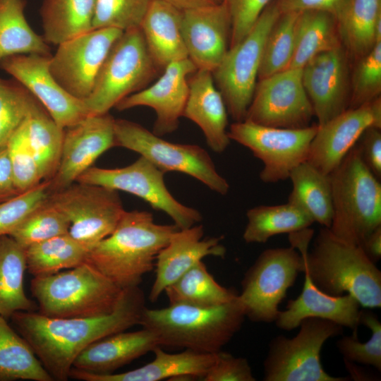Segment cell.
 Instances as JSON below:
<instances>
[{"label": "cell", "instance_id": "obj_50", "mask_svg": "<svg viewBox=\"0 0 381 381\" xmlns=\"http://www.w3.org/2000/svg\"><path fill=\"white\" fill-rule=\"evenodd\" d=\"M349 0H277L281 14L290 12L318 11L333 16L337 23L344 13Z\"/></svg>", "mask_w": 381, "mask_h": 381}, {"label": "cell", "instance_id": "obj_53", "mask_svg": "<svg viewBox=\"0 0 381 381\" xmlns=\"http://www.w3.org/2000/svg\"><path fill=\"white\" fill-rule=\"evenodd\" d=\"M368 258L376 263L381 258V226L375 229L361 246Z\"/></svg>", "mask_w": 381, "mask_h": 381}, {"label": "cell", "instance_id": "obj_35", "mask_svg": "<svg viewBox=\"0 0 381 381\" xmlns=\"http://www.w3.org/2000/svg\"><path fill=\"white\" fill-rule=\"evenodd\" d=\"M53 381L29 343L0 315V381Z\"/></svg>", "mask_w": 381, "mask_h": 381}, {"label": "cell", "instance_id": "obj_7", "mask_svg": "<svg viewBox=\"0 0 381 381\" xmlns=\"http://www.w3.org/2000/svg\"><path fill=\"white\" fill-rule=\"evenodd\" d=\"M157 70L140 28L123 31L111 47L90 95L83 100L88 114L108 113L123 98L146 87Z\"/></svg>", "mask_w": 381, "mask_h": 381}, {"label": "cell", "instance_id": "obj_15", "mask_svg": "<svg viewBox=\"0 0 381 381\" xmlns=\"http://www.w3.org/2000/svg\"><path fill=\"white\" fill-rule=\"evenodd\" d=\"M313 116L302 68H287L258 80L244 120L270 127L301 128L310 126Z\"/></svg>", "mask_w": 381, "mask_h": 381}, {"label": "cell", "instance_id": "obj_41", "mask_svg": "<svg viewBox=\"0 0 381 381\" xmlns=\"http://www.w3.org/2000/svg\"><path fill=\"white\" fill-rule=\"evenodd\" d=\"M66 217L47 200L35 209L9 235L25 249L68 233Z\"/></svg>", "mask_w": 381, "mask_h": 381}, {"label": "cell", "instance_id": "obj_21", "mask_svg": "<svg viewBox=\"0 0 381 381\" xmlns=\"http://www.w3.org/2000/svg\"><path fill=\"white\" fill-rule=\"evenodd\" d=\"M196 70L188 58L172 62L155 83L123 98L114 108L150 107L156 114L152 133L160 137L170 134L179 126L189 94L188 77Z\"/></svg>", "mask_w": 381, "mask_h": 381}, {"label": "cell", "instance_id": "obj_49", "mask_svg": "<svg viewBox=\"0 0 381 381\" xmlns=\"http://www.w3.org/2000/svg\"><path fill=\"white\" fill-rule=\"evenodd\" d=\"M204 381H255L247 359L235 357L222 351L217 353L213 365L202 378Z\"/></svg>", "mask_w": 381, "mask_h": 381}, {"label": "cell", "instance_id": "obj_47", "mask_svg": "<svg viewBox=\"0 0 381 381\" xmlns=\"http://www.w3.org/2000/svg\"><path fill=\"white\" fill-rule=\"evenodd\" d=\"M50 182L43 181L33 188L0 202V236L11 233L38 206L44 202L49 194Z\"/></svg>", "mask_w": 381, "mask_h": 381}, {"label": "cell", "instance_id": "obj_17", "mask_svg": "<svg viewBox=\"0 0 381 381\" xmlns=\"http://www.w3.org/2000/svg\"><path fill=\"white\" fill-rule=\"evenodd\" d=\"M51 56L27 54L6 56L0 60V68L27 89L54 121L65 128L89 114L83 101L66 92L51 73Z\"/></svg>", "mask_w": 381, "mask_h": 381}, {"label": "cell", "instance_id": "obj_29", "mask_svg": "<svg viewBox=\"0 0 381 381\" xmlns=\"http://www.w3.org/2000/svg\"><path fill=\"white\" fill-rule=\"evenodd\" d=\"M97 0H44L40 8L43 38L59 45L92 29Z\"/></svg>", "mask_w": 381, "mask_h": 381}, {"label": "cell", "instance_id": "obj_18", "mask_svg": "<svg viewBox=\"0 0 381 381\" xmlns=\"http://www.w3.org/2000/svg\"><path fill=\"white\" fill-rule=\"evenodd\" d=\"M114 121L108 112L88 115L64 128L59 164L49 181L51 193L75 183L102 154L116 146Z\"/></svg>", "mask_w": 381, "mask_h": 381}, {"label": "cell", "instance_id": "obj_37", "mask_svg": "<svg viewBox=\"0 0 381 381\" xmlns=\"http://www.w3.org/2000/svg\"><path fill=\"white\" fill-rule=\"evenodd\" d=\"M381 19V0H349L338 21L342 45L358 60L376 44L375 28Z\"/></svg>", "mask_w": 381, "mask_h": 381}, {"label": "cell", "instance_id": "obj_36", "mask_svg": "<svg viewBox=\"0 0 381 381\" xmlns=\"http://www.w3.org/2000/svg\"><path fill=\"white\" fill-rule=\"evenodd\" d=\"M164 292L169 304L183 303L200 307L225 304L238 296L234 289L220 285L202 260L168 286Z\"/></svg>", "mask_w": 381, "mask_h": 381}, {"label": "cell", "instance_id": "obj_22", "mask_svg": "<svg viewBox=\"0 0 381 381\" xmlns=\"http://www.w3.org/2000/svg\"><path fill=\"white\" fill-rule=\"evenodd\" d=\"M181 31L188 57L197 70L212 72L230 44L231 21L226 0L182 11Z\"/></svg>", "mask_w": 381, "mask_h": 381}, {"label": "cell", "instance_id": "obj_4", "mask_svg": "<svg viewBox=\"0 0 381 381\" xmlns=\"http://www.w3.org/2000/svg\"><path fill=\"white\" fill-rule=\"evenodd\" d=\"M246 316L237 297L212 307L183 303L167 308L145 307L139 325L152 331L161 346L215 353L240 330Z\"/></svg>", "mask_w": 381, "mask_h": 381}, {"label": "cell", "instance_id": "obj_38", "mask_svg": "<svg viewBox=\"0 0 381 381\" xmlns=\"http://www.w3.org/2000/svg\"><path fill=\"white\" fill-rule=\"evenodd\" d=\"M28 136L43 181H50L61 158L64 128L36 99L27 119Z\"/></svg>", "mask_w": 381, "mask_h": 381}, {"label": "cell", "instance_id": "obj_6", "mask_svg": "<svg viewBox=\"0 0 381 381\" xmlns=\"http://www.w3.org/2000/svg\"><path fill=\"white\" fill-rule=\"evenodd\" d=\"M122 289L85 262L66 271L34 277L30 291L39 313L50 318H90L114 310Z\"/></svg>", "mask_w": 381, "mask_h": 381}, {"label": "cell", "instance_id": "obj_39", "mask_svg": "<svg viewBox=\"0 0 381 381\" xmlns=\"http://www.w3.org/2000/svg\"><path fill=\"white\" fill-rule=\"evenodd\" d=\"M89 250L68 233L59 235L25 249L27 270L37 277L71 269L85 262Z\"/></svg>", "mask_w": 381, "mask_h": 381}, {"label": "cell", "instance_id": "obj_43", "mask_svg": "<svg viewBox=\"0 0 381 381\" xmlns=\"http://www.w3.org/2000/svg\"><path fill=\"white\" fill-rule=\"evenodd\" d=\"M360 325H363L371 331L368 341L361 342L358 331L351 336H344L337 341V347L344 360L370 365L381 371V322L377 315L368 310L360 311Z\"/></svg>", "mask_w": 381, "mask_h": 381}, {"label": "cell", "instance_id": "obj_20", "mask_svg": "<svg viewBox=\"0 0 381 381\" xmlns=\"http://www.w3.org/2000/svg\"><path fill=\"white\" fill-rule=\"evenodd\" d=\"M313 138L307 162L329 175L369 127L381 128L380 97L354 109H347L323 125Z\"/></svg>", "mask_w": 381, "mask_h": 381}, {"label": "cell", "instance_id": "obj_9", "mask_svg": "<svg viewBox=\"0 0 381 381\" xmlns=\"http://www.w3.org/2000/svg\"><path fill=\"white\" fill-rule=\"evenodd\" d=\"M280 15L275 1L268 4L247 35L229 48L212 72L228 114L235 122L246 118L257 84L267 36Z\"/></svg>", "mask_w": 381, "mask_h": 381}, {"label": "cell", "instance_id": "obj_23", "mask_svg": "<svg viewBox=\"0 0 381 381\" xmlns=\"http://www.w3.org/2000/svg\"><path fill=\"white\" fill-rule=\"evenodd\" d=\"M202 224L178 229L158 253L155 263V279L149 299L158 300L164 289L206 256L223 258L226 248L220 243L222 237L203 238Z\"/></svg>", "mask_w": 381, "mask_h": 381}, {"label": "cell", "instance_id": "obj_5", "mask_svg": "<svg viewBox=\"0 0 381 381\" xmlns=\"http://www.w3.org/2000/svg\"><path fill=\"white\" fill-rule=\"evenodd\" d=\"M333 214L330 231L361 246L381 226V183L364 163L357 144L329 174Z\"/></svg>", "mask_w": 381, "mask_h": 381}, {"label": "cell", "instance_id": "obj_32", "mask_svg": "<svg viewBox=\"0 0 381 381\" xmlns=\"http://www.w3.org/2000/svg\"><path fill=\"white\" fill-rule=\"evenodd\" d=\"M336 18L318 11L300 12L294 55L288 68H302L312 58L341 45Z\"/></svg>", "mask_w": 381, "mask_h": 381}, {"label": "cell", "instance_id": "obj_11", "mask_svg": "<svg viewBox=\"0 0 381 381\" xmlns=\"http://www.w3.org/2000/svg\"><path fill=\"white\" fill-rule=\"evenodd\" d=\"M303 258L294 247L268 248L246 271L238 300L255 322H274L279 305L303 270Z\"/></svg>", "mask_w": 381, "mask_h": 381}, {"label": "cell", "instance_id": "obj_33", "mask_svg": "<svg viewBox=\"0 0 381 381\" xmlns=\"http://www.w3.org/2000/svg\"><path fill=\"white\" fill-rule=\"evenodd\" d=\"M243 238L247 243H265L271 237L308 228L314 222L298 206L287 202L277 205H259L248 210Z\"/></svg>", "mask_w": 381, "mask_h": 381}, {"label": "cell", "instance_id": "obj_48", "mask_svg": "<svg viewBox=\"0 0 381 381\" xmlns=\"http://www.w3.org/2000/svg\"><path fill=\"white\" fill-rule=\"evenodd\" d=\"M272 0H226L231 21L229 47L241 42L250 32Z\"/></svg>", "mask_w": 381, "mask_h": 381}, {"label": "cell", "instance_id": "obj_25", "mask_svg": "<svg viewBox=\"0 0 381 381\" xmlns=\"http://www.w3.org/2000/svg\"><path fill=\"white\" fill-rule=\"evenodd\" d=\"M155 358L138 368L120 373L95 374L72 368L69 378L83 381H159L165 379L203 378L215 361L217 353H200L189 349L169 353L160 346L152 351Z\"/></svg>", "mask_w": 381, "mask_h": 381}, {"label": "cell", "instance_id": "obj_45", "mask_svg": "<svg viewBox=\"0 0 381 381\" xmlns=\"http://www.w3.org/2000/svg\"><path fill=\"white\" fill-rule=\"evenodd\" d=\"M27 119L7 143L15 183L20 193L33 188L43 181L29 143Z\"/></svg>", "mask_w": 381, "mask_h": 381}, {"label": "cell", "instance_id": "obj_13", "mask_svg": "<svg viewBox=\"0 0 381 381\" xmlns=\"http://www.w3.org/2000/svg\"><path fill=\"white\" fill-rule=\"evenodd\" d=\"M318 128V124L301 128H275L244 120L232 123L228 135L262 161V181L276 183L289 179L295 167L307 161Z\"/></svg>", "mask_w": 381, "mask_h": 381}, {"label": "cell", "instance_id": "obj_3", "mask_svg": "<svg viewBox=\"0 0 381 381\" xmlns=\"http://www.w3.org/2000/svg\"><path fill=\"white\" fill-rule=\"evenodd\" d=\"M179 229L159 224L147 211H125L113 232L90 250L89 263L121 289L138 286L160 250Z\"/></svg>", "mask_w": 381, "mask_h": 381}, {"label": "cell", "instance_id": "obj_42", "mask_svg": "<svg viewBox=\"0 0 381 381\" xmlns=\"http://www.w3.org/2000/svg\"><path fill=\"white\" fill-rule=\"evenodd\" d=\"M36 98L15 79L0 78V147L27 119Z\"/></svg>", "mask_w": 381, "mask_h": 381}, {"label": "cell", "instance_id": "obj_28", "mask_svg": "<svg viewBox=\"0 0 381 381\" xmlns=\"http://www.w3.org/2000/svg\"><path fill=\"white\" fill-rule=\"evenodd\" d=\"M182 11L153 0L140 25L148 52L157 68L188 57L181 31Z\"/></svg>", "mask_w": 381, "mask_h": 381}, {"label": "cell", "instance_id": "obj_19", "mask_svg": "<svg viewBox=\"0 0 381 381\" xmlns=\"http://www.w3.org/2000/svg\"><path fill=\"white\" fill-rule=\"evenodd\" d=\"M350 56L341 44L312 58L302 68L303 84L321 126L349 108Z\"/></svg>", "mask_w": 381, "mask_h": 381}, {"label": "cell", "instance_id": "obj_55", "mask_svg": "<svg viewBox=\"0 0 381 381\" xmlns=\"http://www.w3.org/2000/svg\"><path fill=\"white\" fill-rule=\"evenodd\" d=\"M344 363L349 373V380L351 379L356 381L375 380L373 375L355 363L344 360Z\"/></svg>", "mask_w": 381, "mask_h": 381}, {"label": "cell", "instance_id": "obj_46", "mask_svg": "<svg viewBox=\"0 0 381 381\" xmlns=\"http://www.w3.org/2000/svg\"><path fill=\"white\" fill-rule=\"evenodd\" d=\"M153 0H97L92 29L114 28L122 31L140 28Z\"/></svg>", "mask_w": 381, "mask_h": 381}, {"label": "cell", "instance_id": "obj_14", "mask_svg": "<svg viewBox=\"0 0 381 381\" xmlns=\"http://www.w3.org/2000/svg\"><path fill=\"white\" fill-rule=\"evenodd\" d=\"M164 172L146 158L140 157L121 168L91 167L75 182L95 184L131 193L155 210L167 214L179 229H183L202 221L200 212L177 200L166 186Z\"/></svg>", "mask_w": 381, "mask_h": 381}, {"label": "cell", "instance_id": "obj_1", "mask_svg": "<svg viewBox=\"0 0 381 381\" xmlns=\"http://www.w3.org/2000/svg\"><path fill=\"white\" fill-rule=\"evenodd\" d=\"M145 298L138 286L123 289L114 310L90 318H58L18 311L11 318L54 380L66 381L77 356L90 344L139 325Z\"/></svg>", "mask_w": 381, "mask_h": 381}, {"label": "cell", "instance_id": "obj_52", "mask_svg": "<svg viewBox=\"0 0 381 381\" xmlns=\"http://www.w3.org/2000/svg\"><path fill=\"white\" fill-rule=\"evenodd\" d=\"M20 194L16 188L7 143L0 147V202Z\"/></svg>", "mask_w": 381, "mask_h": 381}, {"label": "cell", "instance_id": "obj_16", "mask_svg": "<svg viewBox=\"0 0 381 381\" xmlns=\"http://www.w3.org/2000/svg\"><path fill=\"white\" fill-rule=\"evenodd\" d=\"M123 32L114 28L93 29L59 44L50 58L51 73L70 95L85 99L111 47Z\"/></svg>", "mask_w": 381, "mask_h": 381}, {"label": "cell", "instance_id": "obj_10", "mask_svg": "<svg viewBox=\"0 0 381 381\" xmlns=\"http://www.w3.org/2000/svg\"><path fill=\"white\" fill-rule=\"evenodd\" d=\"M114 133L116 146L138 153L163 172L187 174L222 195L229 192V183L202 147L167 141L142 125L126 119H115Z\"/></svg>", "mask_w": 381, "mask_h": 381}, {"label": "cell", "instance_id": "obj_8", "mask_svg": "<svg viewBox=\"0 0 381 381\" xmlns=\"http://www.w3.org/2000/svg\"><path fill=\"white\" fill-rule=\"evenodd\" d=\"M291 338L279 335L271 339L263 362L264 381H346L323 368L320 353L327 340L341 335L344 327L331 320L308 318Z\"/></svg>", "mask_w": 381, "mask_h": 381}, {"label": "cell", "instance_id": "obj_30", "mask_svg": "<svg viewBox=\"0 0 381 381\" xmlns=\"http://www.w3.org/2000/svg\"><path fill=\"white\" fill-rule=\"evenodd\" d=\"M292 190L288 202L298 206L323 227L329 228L333 207L329 174H325L307 161L290 173Z\"/></svg>", "mask_w": 381, "mask_h": 381}, {"label": "cell", "instance_id": "obj_51", "mask_svg": "<svg viewBox=\"0 0 381 381\" xmlns=\"http://www.w3.org/2000/svg\"><path fill=\"white\" fill-rule=\"evenodd\" d=\"M357 143L361 157L373 174L381 179V132L376 127L368 128Z\"/></svg>", "mask_w": 381, "mask_h": 381}, {"label": "cell", "instance_id": "obj_34", "mask_svg": "<svg viewBox=\"0 0 381 381\" xmlns=\"http://www.w3.org/2000/svg\"><path fill=\"white\" fill-rule=\"evenodd\" d=\"M25 6V0H0V60L16 54L52 55L49 44L28 24Z\"/></svg>", "mask_w": 381, "mask_h": 381}, {"label": "cell", "instance_id": "obj_31", "mask_svg": "<svg viewBox=\"0 0 381 381\" xmlns=\"http://www.w3.org/2000/svg\"><path fill=\"white\" fill-rule=\"evenodd\" d=\"M25 248L9 235L0 236V315L6 319L18 311H35L36 304L25 294Z\"/></svg>", "mask_w": 381, "mask_h": 381}, {"label": "cell", "instance_id": "obj_54", "mask_svg": "<svg viewBox=\"0 0 381 381\" xmlns=\"http://www.w3.org/2000/svg\"><path fill=\"white\" fill-rule=\"evenodd\" d=\"M181 11L214 6L225 0H164Z\"/></svg>", "mask_w": 381, "mask_h": 381}, {"label": "cell", "instance_id": "obj_2", "mask_svg": "<svg viewBox=\"0 0 381 381\" xmlns=\"http://www.w3.org/2000/svg\"><path fill=\"white\" fill-rule=\"evenodd\" d=\"M308 228L289 234L291 246L303 258V270L322 291L339 296L350 294L364 308L381 307V272L362 248L337 238L328 228L317 234Z\"/></svg>", "mask_w": 381, "mask_h": 381}, {"label": "cell", "instance_id": "obj_26", "mask_svg": "<svg viewBox=\"0 0 381 381\" xmlns=\"http://www.w3.org/2000/svg\"><path fill=\"white\" fill-rule=\"evenodd\" d=\"M188 83L189 94L183 116L198 126L212 151L222 153L231 140L227 131L228 111L212 73L196 70Z\"/></svg>", "mask_w": 381, "mask_h": 381}, {"label": "cell", "instance_id": "obj_44", "mask_svg": "<svg viewBox=\"0 0 381 381\" xmlns=\"http://www.w3.org/2000/svg\"><path fill=\"white\" fill-rule=\"evenodd\" d=\"M351 73V95L348 109H354L380 97L381 42L356 60Z\"/></svg>", "mask_w": 381, "mask_h": 381}, {"label": "cell", "instance_id": "obj_27", "mask_svg": "<svg viewBox=\"0 0 381 381\" xmlns=\"http://www.w3.org/2000/svg\"><path fill=\"white\" fill-rule=\"evenodd\" d=\"M158 346L157 336L147 329L123 331L90 344L77 356L73 367L95 374H111Z\"/></svg>", "mask_w": 381, "mask_h": 381}, {"label": "cell", "instance_id": "obj_12", "mask_svg": "<svg viewBox=\"0 0 381 381\" xmlns=\"http://www.w3.org/2000/svg\"><path fill=\"white\" fill-rule=\"evenodd\" d=\"M48 200L68 219V234L89 250L113 232L126 211L117 190L80 182L52 192Z\"/></svg>", "mask_w": 381, "mask_h": 381}, {"label": "cell", "instance_id": "obj_40", "mask_svg": "<svg viewBox=\"0 0 381 381\" xmlns=\"http://www.w3.org/2000/svg\"><path fill=\"white\" fill-rule=\"evenodd\" d=\"M299 14L300 12L282 13L272 27L264 44L258 80L289 67L295 49Z\"/></svg>", "mask_w": 381, "mask_h": 381}, {"label": "cell", "instance_id": "obj_24", "mask_svg": "<svg viewBox=\"0 0 381 381\" xmlns=\"http://www.w3.org/2000/svg\"><path fill=\"white\" fill-rule=\"evenodd\" d=\"M301 294L289 300L284 310H279L274 321L276 326L283 330L297 328L308 318L331 320L343 327L358 331L360 325V304L350 294L335 296L318 289L306 272Z\"/></svg>", "mask_w": 381, "mask_h": 381}]
</instances>
